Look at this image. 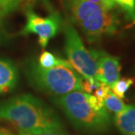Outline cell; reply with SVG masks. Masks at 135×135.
I'll return each mask as SVG.
<instances>
[{
  "instance_id": "4",
  "label": "cell",
  "mask_w": 135,
  "mask_h": 135,
  "mask_svg": "<svg viewBox=\"0 0 135 135\" xmlns=\"http://www.w3.org/2000/svg\"><path fill=\"white\" fill-rule=\"evenodd\" d=\"M65 50L73 68L83 78L96 79L97 62L95 51H89L77 30L69 23L64 25Z\"/></svg>"
},
{
  "instance_id": "13",
  "label": "cell",
  "mask_w": 135,
  "mask_h": 135,
  "mask_svg": "<svg viewBox=\"0 0 135 135\" xmlns=\"http://www.w3.org/2000/svg\"><path fill=\"white\" fill-rule=\"evenodd\" d=\"M134 78H122L119 79L110 88L111 91L113 92L114 95L119 97L121 99L125 98V94L128 91V89L134 83Z\"/></svg>"
},
{
  "instance_id": "20",
  "label": "cell",
  "mask_w": 135,
  "mask_h": 135,
  "mask_svg": "<svg viewBox=\"0 0 135 135\" xmlns=\"http://www.w3.org/2000/svg\"><path fill=\"white\" fill-rule=\"evenodd\" d=\"M0 135H7V134H5L4 132H2V131H0Z\"/></svg>"
},
{
  "instance_id": "5",
  "label": "cell",
  "mask_w": 135,
  "mask_h": 135,
  "mask_svg": "<svg viewBox=\"0 0 135 135\" xmlns=\"http://www.w3.org/2000/svg\"><path fill=\"white\" fill-rule=\"evenodd\" d=\"M26 23L21 31V35L35 34L38 36V43L44 48L50 39L59 32L61 25V18L56 13L43 17L35 14L32 10L28 9L26 12Z\"/></svg>"
},
{
  "instance_id": "16",
  "label": "cell",
  "mask_w": 135,
  "mask_h": 135,
  "mask_svg": "<svg viewBox=\"0 0 135 135\" xmlns=\"http://www.w3.org/2000/svg\"><path fill=\"white\" fill-rule=\"evenodd\" d=\"M91 2L104 6L110 10H114L116 8V3L113 0H88Z\"/></svg>"
},
{
  "instance_id": "17",
  "label": "cell",
  "mask_w": 135,
  "mask_h": 135,
  "mask_svg": "<svg viewBox=\"0 0 135 135\" xmlns=\"http://www.w3.org/2000/svg\"><path fill=\"white\" fill-rule=\"evenodd\" d=\"M18 135H64L61 134H53V133H45V134H28V133H25L23 131H20L18 133Z\"/></svg>"
},
{
  "instance_id": "14",
  "label": "cell",
  "mask_w": 135,
  "mask_h": 135,
  "mask_svg": "<svg viewBox=\"0 0 135 135\" xmlns=\"http://www.w3.org/2000/svg\"><path fill=\"white\" fill-rule=\"evenodd\" d=\"M116 3L122 7L135 24V0H113Z\"/></svg>"
},
{
  "instance_id": "3",
  "label": "cell",
  "mask_w": 135,
  "mask_h": 135,
  "mask_svg": "<svg viewBox=\"0 0 135 135\" xmlns=\"http://www.w3.org/2000/svg\"><path fill=\"white\" fill-rule=\"evenodd\" d=\"M25 74L33 86L49 94L62 95L83 90V77L71 68L57 66L44 68L32 60L26 63Z\"/></svg>"
},
{
  "instance_id": "10",
  "label": "cell",
  "mask_w": 135,
  "mask_h": 135,
  "mask_svg": "<svg viewBox=\"0 0 135 135\" xmlns=\"http://www.w3.org/2000/svg\"><path fill=\"white\" fill-rule=\"evenodd\" d=\"M114 122L122 135H135L134 105H126L121 112L116 113Z\"/></svg>"
},
{
  "instance_id": "2",
  "label": "cell",
  "mask_w": 135,
  "mask_h": 135,
  "mask_svg": "<svg viewBox=\"0 0 135 135\" xmlns=\"http://www.w3.org/2000/svg\"><path fill=\"white\" fill-rule=\"evenodd\" d=\"M69 120L81 130L103 134L110 129L111 121L106 108L98 110L90 104L88 94L80 91L68 92L53 98Z\"/></svg>"
},
{
  "instance_id": "19",
  "label": "cell",
  "mask_w": 135,
  "mask_h": 135,
  "mask_svg": "<svg viewBox=\"0 0 135 135\" xmlns=\"http://www.w3.org/2000/svg\"><path fill=\"white\" fill-rule=\"evenodd\" d=\"M7 2V10L11 8L15 3L17 2V0H6Z\"/></svg>"
},
{
  "instance_id": "8",
  "label": "cell",
  "mask_w": 135,
  "mask_h": 135,
  "mask_svg": "<svg viewBox=\"0 0 135 135\" xmlns=\"http://www.w3.org/2000/svg\"><path fill=\"white\" fill-rule=\"evenodd\" d=\"M67 5L71 19L77 25L95 15L111 11L88 0H68Z\"/></svg>"
},
{
  "instance_id": "15",
  "label": "cell",
  "mask_w": 135,
  "mask_h": 135,
  "mask_svg": "<svg viewBox=\"0 0 135 135\" xmlns=\"http://www.w3.org/2000/svg\"><path fill=\"white\" fill-rule=\"evenodd\" d=\"M110 91V88L106 84L101 83L100 86L94 91V95L96 97L99 101L104 102V99L107 94Z\"/></svg>"
},
{
  "instance_id": "9",
  "label": "cell",
  "mask_w": 135,
  "mask_h": 135,
  "mask_svg": "<svg viewBox=\"0 0 135 135\" xmlns=\"http://www.w3.org/2000/svg\"><path fill=\"white\" fill-rule=\"evenodd\" d=\"M18 81V71L15 64L8 59H0V94L15 89Z\"/></svg>"
},
{
  "instance_id": "18",
  "label": "cell",
  "mask_w": 135,
  "mask_h": 135,
  "mask_svg": "<svg viewBox=\"0 0 135 135\" xmlns=\"http://www.w3.org/2000/svg\"><path fill=\"white\" fill-rule=\"evenodd\" d=\"M0 11H7L6 0H0Z\"/></svg>"
},
{
  "instance_id": "6",
  "label": "cell",
  "mask_w": 135,
  "mask_h": 135,
  "mask_svg": "<svg viewBox=\"0 0 135 135\" xmlns=\"http://www.w3.org/2000/svg\"><path fill=\"white\" fill-rule=\"evenodd\" d=\"M119 19L113 10L95 15L80 23L78 26L90 42L98 41L104 35L115 33L118 28Z\"/></svg>"
},
{
  "instance_id": "11",
  "label": "cell",
  "mask_w": 135,
  "mask_h": 135,
  "mask_svg": "<svg viewBox=\"0 0 135 135\" xmlns=\"http://www.w3.org/2000/svg\"><path fill=\"white\" fill-rule=\"evenodd\" d=\"M38 65L44 68H51L57 66H65L73 68L72 65L68 61L58 58L48 51H44L40 55Z\"/></svg>"
},
{
  "instance_id": "7",
  "label": "cell",
  "mask_w": 135,
  "mask_h": 135,
  "mask_svg": "<svg viewBox=\"0 0 135 135\" xmlns=\"http://www.w3.org/2000/svg\"><path fill=\"white\" fill-rule=\"evenodd\" d=\"M97 62L96 80L110 88L120 78L121 65L119 59L104 53L95 51Z\"/></svg>"
},
{
  "instance_id": "1",
  "label": "cell",
  "mask_w": 135,
  "mask_h": 135,
  "mask_svg": "<svg viewBox=\"0 0 135 135\" xmlns=\"http://www.w3.org/2000/svg\"><path fill=\"white\" fill-rule=\"evenodd\" d=\"M7 121L20 131L32 134L65 133L58 114L45 102L24 94L0 102V121Z\"/></svg>"
},
{
  "instance_id": "12",
  "label": "cell",
  "mask_w": 135,
  "mask_h": 135,
  "mask_svg": "<svg viewBox=\"0 0 135 135\" xmlns=\"http://www.w3.org/2000/svg\"><path fill=\"white\" fill-rule=\"evenodd\" d=\"M104 105L107 110L115 113L121 112L126 107L123 101L114 95L111 89L104 99Z\"/></svg>"
}]
</instances>
